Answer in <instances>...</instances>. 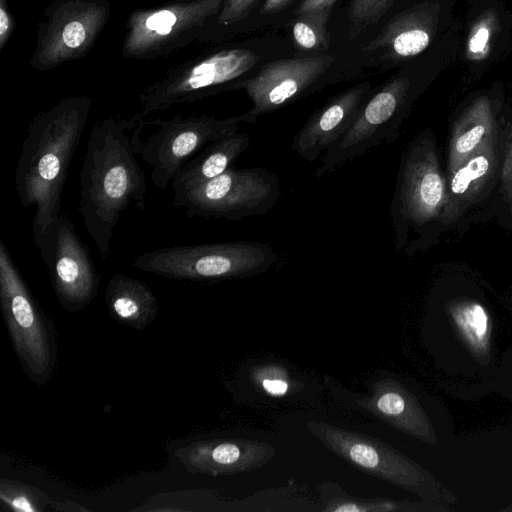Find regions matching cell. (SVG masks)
<instances>
[{
  "mask_svg": "<svg viewBox=\"0 0 512 512\" xmlns=\"http://www.w3.org/2000/svg\"><path fill=\"white\" fill-rule=\"evenodd\" d=\"M276 261L265 243L234 241L164 247L137 255L132 264L157 276L199 282L254 277Z\"/></svg>",
  "mask_w": 512,
  "mask_h": 512,
  "instance_id": "4",
  "label": "cell"
},
{
  "mask_svg": "<svg viewBox=\"0 0 512 512\" xmlns=\"http://www.w3.org/2000/svg\"><path fill=\"white\" fill-rule=\"evenodd\" d=\"M326 511L334 512H366V511H450L446 505H439L429 502L411 503L409 501H360L356 499H336L325 508Z\"/></svg>",
  "mask_w": 512,
  "mask_h": 512,
  "instance_id": "25",
  "label": "cell"
},
{
  "mask_svg": "<svg viewBox=\"0 0 512 512\" xmlns=\"http://www.w3.org/2000/svg\"><path fill=\"white\" fill-rule=\"evenodd\" d=\"M436 15L429 5H417L395 15L366 46L364 52H379L382 60L416 56L430 44Z\"/></svg>",
  "mask_w": 512,
  "mask_h": 512,
  "instance_id": "19",
  "label": "cell"
},
{
  "mask_svg": "<svg viewBox=\"0 0 512 512\" xmlns=\"http://www.w3.org/2000/svg\"><path fill=\"white\" fill-rule=\"evenodd\" d=\"M248 133H235L205 146L174 177L173 197L193 189L222 174L248 149Z\"/></svg>",
  "mask_w": 512,
  "mask_h": 512,
  "instance_id": "20",
  "label": "cell"
},
{
  "mask_svg": "<svg viewBox=\"0 0 512 512\" xmlns=\"http://www.w3.org/2000/svg\"><path fill=\"white\" fill-rule=\"evenodd\" d=\"M0 303L7 330L27 377L44 386L56 365V338L52 323L28 289L8 247L0 239Z\"/></svg>",
  "mask_w": 512,
  "mask_h": 512,
  "instance_id": "7",
  "label": "cell"
},
{
  "mask_svg": "<svg viewBox=\"0 0 512 512\" xmlns=\"http://www.w3.org/2000/svg\"><path fill=\"white\" fill-rule=\"evenodd\" d=\"M260 0H224L218 17L205 42L226 38L232 29L244 21Z\"/></svg>",
  "mask_w": 512,
  "mask_h": 512,
  "instance_id": "29",
  "label": "cell"
},
{
  "mask_svg": "<svg viewBox=\"0 0 512 512\" xmlns=\"http://www.w3.org/2000/svg\"><path fill=\"white\" fill-rule=\"evenodd\" d=\"M14 29V18L10 13L9 0H0V50L8 43Z\"/></svg>",
  "mask_w": 512,
  "mask_h": 512,
  "instance_id": "32",
  "label": "cell"
},
{
  "mask_svg": "<svg viewBox=\"0 0 512 512\" xmlns=\"http://www.w3.org/2000/svg\"><path fill=\"white\" fill-rule=\"evenodd\" d=\"M445 309L461 342L477 360H489L492 323L487 308L477 298L461 295L450 299Z\"/></svg>",
  "mask_w": 512,
  "mask_h": 512,
  "instance_id": "23",
  "label": "cell"
},
{
  "mask_svg": "<svg viewBox=\"0 0 512 512\" xmlns=\"http://www.w3.org/2000/svg\"><path fill=\"white\" fill-rule=\"evenodd\" d=\"M92 109L88 96H70L36 114L23 139L15 189L24 209L34 207L33 242L43 262L61 212L68 170Z\"/></svg>",
  "mask_w": 512,
  "mask_h": 512,
  "instance_id": "2",
  "label": "cell"
},
{
  "mask_svg": "<svg viewBox=\"0 0 512 512\" xmlns=\"http://www.w3.org/2000/svg\"><path fill=\"white\" fill-rule=\"evenodd\" d=\"M0 499L10 509L20 512H39L52 505L49 498L40 490L27 487L15 481L2 479L0 485Z\"/></svg>",
  "mask_w": 512,
  "mask_h": 512,
  "instance_id": "26",
  "label": "cell"
},
{
  "mask_svg": "<svg viewBox=\"0 0 512 512\" xmlns=\"http://www.w3.org/2000/svg\"><path fill=\"white\" fill-rule=\"evenodd\" d=\"M501 511L512 512V504L509 505L508 507L501 509Z\"/></svg>",
  "mask_w": 512,
  "mask_h": 512,
  "instance_id": "35",
  "label": "cell"
},
{
  "mask_svg": "<svg viewBox=\"0 0 512 512\" xmlns=\"http://www.w3.org/2000/svg\"><path fill=\"white\" fill-rule=\"evenodd\" d=\"M279 196L276 174L261 167H230L217 177L173 197L172 204L187 217L240 221L267 214Z\"/></svg>",
  "mask_w": 512,
  "mask_h": 512,
  "instance_id": "9",
  "label": "cell"
},
{
  "mask_svg": "<svg viewBox=\"0 0 512 512\" xmlns=\"http://www.w3.org/2000/svg\"><path fill=\"white\" fill-rule=\"evenodd\" d=\"M274 449L248 440L196 441L175 451V458L189 473L211 476L245 472L263 465Z\"/></svg>",
  "mask_w": 512,
  "mask_h": 512,
  "instance_id": "17",
  "label": "cell"
},
{
  "mask_svg": "<svg viewBox=\"0 0 512 512\" xmlns=\"http://www.w3.org/2000/svg\"><path fill=\"white\" fill-rule=\"evenodd\" d=\"M259 60L260 56L251 49L229 46L183 60L141 91L139 114L145 118L175 105L234 90V85Z\"/></svg>",
  "mask_w": 512,
  "mask_h": 512,
  "instance_id": "5",
  "label": "cell"
},
{
  "mask_svg": "<svg viewBox=\"0 0 512 512\" xmlns=\"http://www.w3.org/2000/svg\"><path fill=\"white\" fill-rule=\"evenodd\" d=\"M337 0H302L294 9V17L300 15H316L329 19L331 10Z\"/></svg>",
  "mask_w": 512,
  "mask_h": 512,
  "instance_id": "31",
  "label": "cell"
},
{
  "mask_svg": "<svg viewBox=\"0 0 512 512\" xmlns=\"http://www.w3.org/2000/svg\"><path fill=\"white\" fill-rule=\"evenodd\" d=\"M501 127V126H500ZM500 165V129L477 152L445 171L446 203L443 234L464 233L475 223L490 220Z\"/></svg>",
  "mask_w": 512,
  "mask_h": 512,
  "instance_id": "13",
  "label": "cell"
},
{
  "mask_svg": "<svg viewBox=\"0 0 512 512\" xmlns=\"http://www.w3.org/2000/svg\"><path fill=\"white\" fill-rule=\"evenodd\" d=\"M44 263L58 301L67 311L78 312L96 297L100 275L66 214H60L53 226L50 252Z\"/></svg>",
  "mask_w": 512,
  "mask_h": 512,
  "instance_id": "15",
  "label": "cell"
},
{
  "mask_svg": "<svg viewBox=\"0 0 512 512\" xmlns=\"http://www.w3.org/2000/svg\"><path fill=\"white\" fill-rule=\"evenodd\" d=\"M495 26V17L492 15L481 18L474 26L467 45L472 58H479L487 51Z\"/></svg>",
  "mask_w": 512,
  "mask_h": 512,
  "instance_id": "30",
  "label": "cell"
},
{
  "mask_svg": "<svg viewBox=\"0 0 512 512\" xmlns=\"http://www.w3.org/2000/svg\"><path fill=\"white\" fill-rule=\"evenodd\" d=\"M395 0H352L348 10L349 39L357 37L367 27L376 24Z\"/></svg>",
  "mask_w": 512,
  "mask_h": 512,
  "instance_id": "28",
  "label": "cell"
},
{
  "mask_svg": "<svg viewBox=\"0 0 512 512\" xmlns=\"http://www.w3.org/2000/svg\"><path fill=\"white\" fill-rule=\"evenodd\" d=\"M372 94L370 81H364L331 98L297 132L292 150L305 161H315L352 126Z\"/></svg>",
  "mask_w": 512,
  "mask_h": 512,
  "instance_id": "16",
  "label": "cell"
},
{
  "mask_svg": "<svg viewBox=\"0 0 512 512\" xmlns=\"http://www.w3.org/2000/svg\"><path fill=\"white\" fill-rule=\"evenodd\" d=\"M491 216L512 230V111L502 117L499 176Z\"/></svg>",
  "mask_w": 512,
  "mask_h": 512,
  "instance_id": "24",
  "label": "cell"
},
{
  "mask_svg": "<svg viewBox=\"0 0 512 512\" xmlns=\"http://www.w3.org/2000/svg\"><path fill=\"white\" fill-rule=\"evenodd\" d=\"M334 61L331 55L279 59L238 81L234 90L243 89L252 102V107L239 116L241 123L255 124L259 117L313 92Z\"/></svg>",
  "mask_w": 512,
  "mask_h": 512,
  "instance_id": "14",
  "label": "cell"
},
{
  "mask_svg": "<svg viewBox=\"0 0 512 512\" xmlns=\"http://www.w3.org/2000/svg\"><path fill=\"white\" fill-rule=\"evenodd\" d=\"M327 21L328 19L316 15L294 17L291 33L298 49L317 52L326 50L328 47Z\"/></svg>",
  "mask_w": 512,
  "mask_h": 512,
  "instance_id": "27",
  "label": "cell"
},
{
  "mask_svg": "<svg viewBox=\"0 0 512 512\" xmlns=\"http://www.w3.org/2000/svg\"><path fill=\"white\" fill-rule=\"evenodd\" d=\"M302 0H265L260 7V15L261 16H272L278 14L292 5L296 4V6Z\"/></svg>",
  "mask_w": 512,
  "mask_h": 512,
  "instance_id": "33",
  "label": "cell"
},
{
  "mask_svg": "<svg viewBox=\"0 0 512 512\" xmlns=\"http://www.w3.org/2000/svg\"><path fill=\"white\" fill-rule=\"evenodd\" d=\"M240 123L239 116L217 119L206 114L145 120V126L158 127L141 138L139 153L150 167L154 186L165 189L190 159L208 144L237 133Z\"/></svg>",
  "mask_w": 512,
  "mask_h": 512,
  "instance_id": "12",
  "label": "cell"
},
{
  "mask_svg": "<svg viewBox=\"0 0 512 512\" xmlns=\"http://www.w3.org/2000/svg\"><path fill=\"white\" fill-rule=\"evenodd\" d=\"M373 398L368 400L379 415L397 427L427 443H435L432 424L417 399L399 383L386 380L380 383Z\"/></svg>",
  "mask_w": 512,
  "mask_h": 512,
  "instance_id": "22",
  "label": "cell"
},
{
  "mask_svg": "<svg viewBox=\"0 0 512 512\" xmlns=\"http://www.w3.org/2000/svg\"><path fill=\"white\" fill-rule=\"evenodd\" d=\"M503 107L489 96L470 101L454 117L447 145L445 171H450L477 152L500 129Z\"/></svg>",
  "mask_w": 512,
  "mask_h": 512,
  "instance_id": "18",
  "label": "cell"
},
{
  "mask_svg": "<svg viewBox=\"0 0 512 512\" xmlns=\"http://www.w3.org/2000/svg\"><path fill=\"white\" fill-rule=\"evenodd\" d=\"M111 15L109 0H54L37 24L31 68L47 71L84 57Z\"/></svg>",
  "mask_w": 512,
  "mask_h": 512,
  "instance_id": "10",
  "label": "cell"
},
{
  "mask_svg": "<svg viewBox=\"0 0 512 512\" xmlns=\"http://www.w3.org/2000/svg\"><path fill=\"white\" fill-rule=\"evenodd\" d=\"M105 300L111 317L137 330L152 323L158 313L157 299L148 284L124 274L110 277Z\"/></svg>",
  "mask_w": 512,
  "mask_h": 512,
  "instance_id": "21",
  "label": "cell"
},
{
  "mask_svg": "<svg viewBox=\"0 0 512 512\" xmlns=\"http://www.w3.org/2000/svg\"><path fill=\"white\" fill-rule=\"evenodd\" d=\"M224 0H171L133 10L127 19L122 56L133 60L165 57L191 43L205 42Z\"/></svg>",
  "mask_w": 512,
  "mask_h": 512,
  "instance_id": "6",
  "label": "cell"
},
{
  "mask_svg": "<svg viewBox=\"0 0 512 512\" xmlns=\"http://www.w3.org/2000/svg\"><path fill=\"white\" fill-rule=\"evenodd\" d=\"M261 384L267 393L277 396L284 395L289 387L288 382L280 378H265Z\"/></svg>",
  "mask_w": 512,
  "mask_h": 512,
  "instance_id": "34",
  "label": "cell"
},
{
  "mask_svg": "<svg viewBox=\"0 0 512 512\" xmlns=\"http://www.w3.org/2000/svg\"><path fill=\"white\" fill-rule=\"evenodd\" d=\"M412 96V84L406 76L395 77L373 92L352 126L325 151L314 175L321 178L379 145L396 141Z\"/></svg>",
  "mask_w": 512,
  "mask_h": 512,
  "instance_id": "11",
  "label": "cell"
},
{
  "mask_svg": "<svg viewBox=\"0 0 512 512\" xmlns=\"http://www.w3.org/2000/svg\"><path fill=\"white\" fill-rule=\"evenodd\" d=\"M145 118L106 117L95 122L80 170L79 214L98 254L106 260L113 233L132 205L145 210L146 175L137 161Z\"/></svg>",
  "mask_w": 512,
  "mask_h": 512,
  "instance_id": "1",
  "label": "cell"
},
{
  "mask_svg": "<svg viewBox=\"0 0 512 512\" xmlns=\"http://www.w3.org/2000/svg\"><path fill=\"white\" fill-rule=\"evenodd\" d=\"M446 176L433 131L425 128L405 147L389 208L395 251L425 252L444 235Z\"/></svg>",
  "mask_w": 512,
  "mask_h": 512,
  "instance_id": "3",
  "label": "cell"
},
{
  "mask_svg": "<svg viewBox=\"0 0 512 512\" xmlns=\"http://www.w3.org/2000/svg\"><path fill=\"white\" fill-rule=\"evenodd\" d=\"M307 427L349 463L416 494L425 502L449 506L457 500L430 472L382 441L327 423L310 422Z\"/></svg>",
  "mask_w": 512,
  "mask_h": 512,
  "instance_id": "8",
  "label": "cell"
}]
</instances>
